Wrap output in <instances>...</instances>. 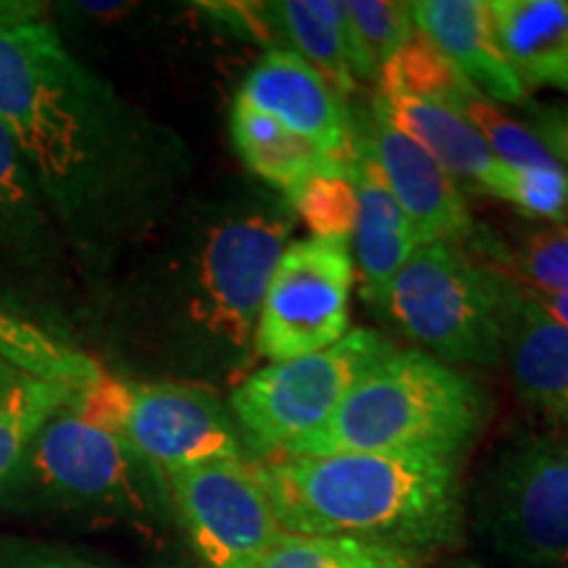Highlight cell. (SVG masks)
Here are the masks:
<instances>
[{"label": "cell", "instance_id": "8", "mask_svg": "<svg viewBox=\"0 0 568 568\" xmlns=\"http://www.w3.org/2000/svg\"><path fill=\"white\" fill-rule=\"evenodd\" d=\"M393 353L379 332L353 329L324 351L247 376L230 397V414L264 456H276L322 429L353 387Z\"/></svg>", "mask_w": 568, "mask_h": 568}, {"label": "cell", "instance_id": "17", "mask_svg": "<svg viewBox=\"0 0 568 568\" xmlns=\"http://www.w3.org/2000/svg\"><path fill=\"white\" fill-rule=\"evenodd\" d=\"M500 358L508 361L518 393L568 414V329L508 276L500 303Z\"/></svg>", "mask_w": 568, "mask_h": 568}, {"label": "cell", "instance_id": "20", "mask_svg": "<svg viewBox=\"0 0 568 568\" xmlns=\"http://www.w3.org/2000/svg\"><path fill=\"white\" fill-rule=\"evenodd\" d=\"M232 140L247 169L282 190L316 174H351L343 163L329 159L301 134L243 101L232 105Z\"/></svg>", "mask_w": 568, "mask_h": 568}, {"label": "cell", "instance_id": "4", "mask_svg": "<svg viewBox=\"0 0 568 568\" xmlns=\"http://www.w3.org/2000/svg\"><path fill=\"white\" fill-rule=\"evenodd\" d=\"M166 479L124 439L63 406L30 439L0 485V506L42 514L148 518Z\"/></svg>", "mask_w": 568, "mask_h": 568}, {"label": "cell", "instance_id": "29", "mask_svg": "<svg viewBox=\"0 0 568 568\" xmlns=\"http://www.w3.org/2000/svg\"><path fill=\"white\" fill-rule=\"evenodd\" d=\"M529 216L560 219L568 205V174L564 169H510L506 197Z\"/></svg>", "mask_w": 568, "mask_h": 568}, {"label": "cell", "instance_id": "11", "mask_svg": "<svg viewBox=\"0 0 568 568\" xmlns=\"http://www.w3.org/2000/svg\"><path fill=\"white\" fill-rule=\"evenodd\" d=\"M353 276L345 243L322 237L290 243L255 326L258 355L280 364L339 343L351 326Z\"/></svg>", "mask_w": 568, "mask_h": 568}, {"label": "cell", "instance_id": "13", "mask_svg": "<svg viewBox=\"0 0 568 568\" xmlns=\"http://www.w3.org/2000/svg\"><path fill=\"white\" fill-rule=\"evenodd\" d=\"M353 138L379 169L395 203L414 226L418 245L468 237L471 213L456 180L414 140L397 132L374 111L351 113Z\"/></svg>", "mask_w": 568, "mask_h": 568}, {"label": "cell", "instance_id": "9", "mask_svg": "<svg viewBox=\"0 0 568 568\" xmlns=\"http://www.w3.org/2000/svg\"><path fill=\"white\" fill-rule=\"evenodd\" d=\"M477 521L497 552L531 568H568V443L529 437L487 471Z\"/></svg>", "mask_w": 568, "mask_h": 568}, {"label": "cell", "instance_id": "27", "mask_svg": "<svg viewBox=\"0 0 568 568\" xmlns=\"http://www.w3.org/2000/svg\"><path fill=\"white\" fill-rule=\"evenodd\" d=\"M314 237L351 243L358 222V197L351 174H316L284 190Z\"/></svg>", "mask_w": 568, "mask_h": 568}, {"label": "cell", "instance_id": "16", "mask_svg": "<svg viewBox=\"0 0 568 568\" xmlns=\"http://www.w3.org/2000/svg\"><path fill=\"white\" fill-rule=\"evenodd\" d=\"M372 111L424 148L450 176L477 184L479 190L500 201L506 197L510 169L495 159L477 126L460 111L435 101H416V98L385 95V92L374 98Z\"/></svg>", "mask_w": 568, "mask_h": 568}, {"label": "cell", "instance_id": "10", "mask_svg": "<svg viewBox=\"0 0 568 568\" xmlns=\"http://www.w3.org/2000/svg\"><path fill=\"white\" fill-rule=\"evenodd\" d=\"M69 253L51 205L0 126V308L63 339Z\"/></svg>", "mask_w": 568, "mask_h": 568}, {"label": "cell", "instance_id": "2", "mask_svg": "<svg viewBox=\"0 0 568 568\" xmlns=\"http://www.w3.org/2000/svg\"><path fill=\"white\" fill-rule=\"evenodd\" d=\"M460 453L264 456L253 471L287 535L355 537L422 550L460 531Z\"/></svg>", "mask_w": 568, "mask_h": 568}, {"label": "cell", "instance_id": "31", "mask_svg": "<svg viewBox=\"0 0 568 568\" xmlns=\"http://www.w3.org/2000/svg\"><path fill=\"white\" fill-rule=\"evenodd\" d=\"M539 142L552 153V159L568 161V111H548L539 116Z\"/></svg>", "mask_w": 568, "mask_h": 568}, {"label": "cell", "instance_id": "23", "mask_svg": "<svg viewBox=\"0 0 568 568\" xmlns=\"http://www.w3.org/2000/svg\"><path fill=\"white\" fill-rule=\"evenodd\" d=\"M422 552L355 537L284 535L255 568H418Z\"/></svg>", "mask_w": 568, "mask_h": 568}, {"label": "cell", "instance_id": "15", "mask_svg": "<svg viewBox=\"0 0 568 568\" xmlns=\"http://www.w3.org/2000/svg\"><path fill=\"white\" fill-rule=\"evenodd\" d=\"M422 32L487 101L524 105L529 90L497 48L487 0H418L410 3Z\"/></svg>", "mask_w": 568, "mask_h": 568}, {"label": "cell", "instance_id": "26", "mask_svg": "<svg viewBox=\"0 0 568 568\" xmlns=\"http://www.w3.org/2000/svg\"><path fill=\"white\" fill-rule=\"evenodd\" d=\"M385 95H406L416 101H435L456 109L474 88L443 53L416 32L379 71Z\"/></svg>", "mask_w": 568, "mask_h": 568}, {"label": "cell", "instance_id": "35", "mask_svg": "<svg viewBox=\"0 0 568 568\" xmlns=\"http://www.w3.org/2000/svg\"><path fill=\"white\" fill-rule=\"evenodd\" d=\"M468 568H474V566H468Z\"/></svg>", "mask_w": 568, "mask_h": 568}, {"label": "cell", "instance_id": "34", "mask_svg": "<svg viewBox=\"0 0 568 568\" xmlns=\"http://www.w3.org/2000/svg\"><path fill=\"white\" fill-rule=\"evenodd\" d=\"M13 376H17V372H11V368L0 366V385H6V382L13 379Z\"/></svg>", "mask_w": 568, "mask_h": 568}, {"label": "cell", "instance_id": "32", "mask_svg": "<svg viewBox=\"0 0 568 568\" xmlns=\"http://www.w3.org/2000/svg\"><path fill=\"white\" fill-rule=\"evenodd\" d=\"M0 568H101L84 564V560L77 558H67V556H48V552H34V556H21L13 558H0Z\"/></svg>", "mask_w": 568, "mask_h": 568}, {"label": "cell", "instance_id": "12", "mask_svg": "<svg viewBox=\"0 0 568 568\" xmlns=\"http://www.w3.org/2000/svg\"><path fill=\"white\" fill-rule=\"evenodd\" d=\"M166 489L209 568H255L284 535L272 497L243 458L180 468Z\"/></svg>", "mask_w": 568, "mask_h": 568}, {"label": "cell", "instance_id": "1", "mask_svg": "<svg viewBox=\"0 0 568 568\" xmlns=\"http://www.w3.org/2000/svg\"><path fill=\"white\" fill-rule=\"evenodd\" d=\"M0 126L51 205L69 251L84 255L113 184L119 111L40 6L0 3Z\"/></svg>", "mask_w": 568, "mask_h": 568}, {"label": "cell", "instance_id": "18", "mask_svg": "<svg viewBox=\"0 0 568 568\" xmlns=\"http://www.w3.org/2000/svg\"><path fill=\"white\" fill-rule=\"evenodd\" d=\"M355 161L351 169L355 197H358V222H355V264L361 272V295L368 303H385L387 290L410 255L418 240L406 213L395 203L393 193L382 180L379 169L353 138Z\"/></svg>", "mask_w": 568, "mask_h": 568}, {"label": "cell", "instance_id": "19", "mask_svg": "<svg viewBox=\"0 0 568 568\" xmlns=\"http://www.w3.org/2000/svg\"><path fill=\"white\" fill-rule=\"evenodd\" d=\"M489 19L497 48L524 88L568 92V3L493 0Z\"/></svg>", "mask_w": 568, "mask_h": 568}, {"label": "cell", "instance_id": "25", "mask_svg": "<svg viewBox=\"0 0 568 568\" xmlns=\"http://www.w3.org/2000/svg\"><path fill=\"white\" fill-rule=\"evenodd\" d=\"M74 393L67 385L21 374L0 385V485L9 479L40 426L59 414Z\"/></svg>", "mask_w": 568, "mask_h": 568}, {"label": "cell", "instance_id": "5", "mask_svg": "<svg viewBox=\"0 0 568 568\" xmlns=\"http://www.w3.org/2000/svg\"><path fill=\"white\" fill-rule=\"evenodd\" d=\"M290 234L293 222L276 211H247L211 224L182 272L184 335L232 353L247 351Z\"/></svg>", "mask_w": 568, "mask_h": 568}, {"label": "cell", "instance_id": "6", "mask_svg": "<svg viewBox=\"0 0 568 568\" xmlns=\"http://www.w3.org/2000/svg\"><path fill=\"white\" fill-rule=\"evenodd\" d=\"M92 426L124 439L163 479L197 464L240 456L230 410L209 389L182 382H132L105 372L67 403Z\"/></svg>", "mask_w": 568, "mask_h": 568}, {"label": "cell", "instance_id": "24", "mask_svg": "<svg viewBox=\"0 0 568 568\" xmlns=\"http://www.w3.org/2000/svg\"><path fill=\"white\" fill-rule=\"evenodd\" d=\"M345 17L355 82L376 80L385 63L416 34L410 3L351 0L345 3Z\"/></svg>", "mask_w": 568, "mask_h": 568}, {"label": "cell", "instance_id": "21", "mask_svg": "<svg viewBox=\"0 0 568 568\" xmlns=\"http://www.w3.org/2000/svg\"><path fill=\"white\" fill-rule=\"evenodd\" d=\"M295 53L308 61L337 98H351L358 82L351 71L345 3L339 0H284L268 6Z\"/></svg>", "mask_w": 568, "mask_h": 568}, {"label": "cell", "instance_id": "28", "mask_svg": "<svg viewBox=\"0 0 568 568\" xmlns=\"http://www.w3.org/2000/svg\"><path fill=\"white\" fill-rule=\"evenodd\" d=\"M456 111L477 126V132L485 138L495 159L508 169H558L560 163L552 159L548 148L539 142L535 132L521 126L514 119L506 116L493 101H487L479 90H471L466 98H460Z\"/></svg>", "mask_w": 568, "mask_h": 568}, {"label": "cell", "instance_id": "30", "mask_svg": "<svg viewBox=\"0 0 568 568\" xmlns=\"http://www.w3.org/2000/svg\"><path fill=\"white\" fill-rule=\"evenodd\" d=\"M518 268L545 295L568 293V232L537 230L524 240Z\"/></svg>", "mask_w": 568, "mask_h": 568}, {"label": "cell", "instance_id": "3", "mask_svg": "<svg viewBox=\"0 0 568 568\" xmlns=\"http://www.w3.org/2000/svg\"><path fill=\"white\" fill-rule=\"evenodd\" d=\"M487 414L485 389L471 376L424 351H395L353 387L322 429L276 456L460 453L479 435Z\"/></svg>", "mask_w": 568, "mask_h": 568}, {"label": "cell", "instance_id": "33", "mask_svg": "<svg viewBox=\"0 0 568 568\" xmlns=\"http://www.w3.org/2000/svg\"><path fill=\"white\" fill-rule=\"evenodd\" d=\"M535 301L539 303V308L548 314L552 322H558L560 326H566L568 329V293H539L535 295Z\"/></svg>", "mask_w": 568, "mask_h": 568}, {"label": "cell", "instance_id": "14", "mask_svg": "<svg viewBox=\"0 0 568 568\" xmlns=\"http://www.w3.org/2000/svg\"><path fill=\"white\" fill-rule=\"evenodd\" d=\"M237 101L301 134L329 159L343 163L347 172L353 169L351 111L343 109L335 90L295 51L272 48L247 74Z\"/></svg>", "mask_w": 568, "mask_h": 568}, {"label": "cell", "instance_id": "22", "mask_svg": "<svg viewBox=\"0 0 568 568\" xmlns=\"http://www.w3.org/2000/svg\"><path fill=\"white\" fill-rule=\"evenodd\" d=\"M0 366L71 389L95 385L105 374L101 361L92 358L90 353L53 337L51 332L6 308H0Z\"/></svg>", "mask_w": 568, "mask_h": 568}, {"label": "cell", "instance_id": "7", "mask_svg": "<svg viewBox=\"0 0 568 568\" xmlns=\"http://www.w3.org/2000/svg\"><path fill=\"white\" fill-rule=\"evenodd\" d=\"M506 276L468 261L453 243L418 245L389 284L385 305L410 339L443 364L500 361Z\"/></svg>", "mask_w": 568, "mask_h": 568}]
</instances>
